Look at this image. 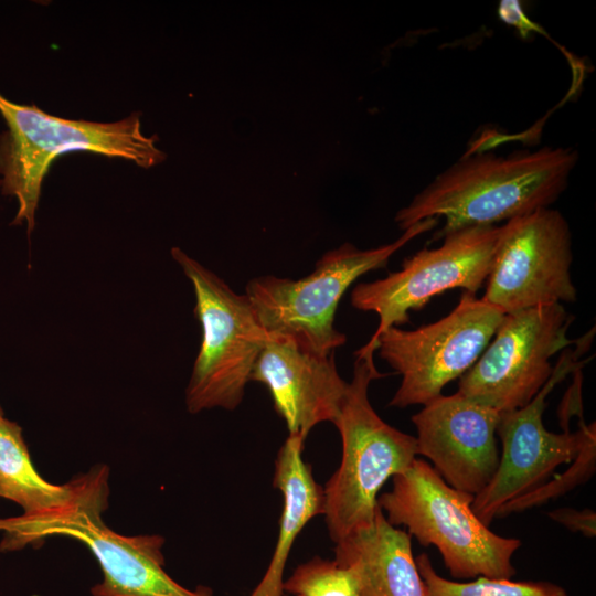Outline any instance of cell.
I'll return each instance as SVG.
<instances>
[{
	"label": "cell",
	"instance_id": "7a4b0ae2",
	"mask_svg": "<svg viewBox=\"0 0 596 596\" xmlns=\"http://www.w3.org/2000/svg\"><path fill=\"white\" fill-rule=\"evenodd\" d=\"M0 114L8 130L0 137V185L18 201L13 225L25 223L30 234L42 183L52 163L72 151H88L151 168L166 159L157 136L141 131L139 114L114 123L55 117L34 105L15 104L0 94Z\"/></svg>",
	"mask_w": 596,
	"mask_h": 596
},
{
	"label": "cell",
	"instance_id": "9a60e30c",
	"mask_svg": "<svg viewBox=\"0 0 596 596\" xmlns=\"http://www.w3.org/2000/svg\"><path fill=\"white\" fill-rule=\"evenodd\" d=\"M334 560L355 570L362 596H427L412 536L379 509L373 522L336 543Z\"/></svg>",
	"mask_w": 596,
	"mask_h": 596
},
{
	"label": "cell",
	"instance_id": "277c9868",
	"mask_svg": "<svg viewBox=\"0 0 596 596\" xmlns=\"http://www.w3.org/2000/svg\"><path fill=\"white\" fill-rule=\"evenodd\" d=\"M381 374L371 355H356L353 376L333 424L342 441L338 469L322 488L324 515L334 543L371 524L380 490L416 459L415 437L384 422L369 400V385Z\"/></svg>",
	"mask_w": 596,
	"mask_h": 596
},
{
	"label": "cell",
	"instance_id": "52a82bcc",
	"mask_svg": "<svg viewBox=\"0 0 596 596\" xmlns=\"http://www.w3.org/2000/svg\"><path fill=\"white\" fill-rule=\"evenodd\" d=\"M171 255L193 286L194 313L202 327L201 347L185 391L188 411L235 409L269 336L245 294L235 292L179 247H173Z\"/></svg>",
	"mask_w": 596,
	"mask_h": 596
},
{
	"label": "cell",
	"instance_id": "44dd1931",
	"mask_svg": "<svg viewBox=\"0 0 596 596\" xmlns=\"http://www.w3.org/2000/svg\"><path fill=\"white\" fill-rule=\"evenodd\" d=\"M547 517L572 532L587 538L596 535V512L592 509L558 508L549 511Z\"/></svg>",
	"mask_w": 596,
	"mask_h": 596
},
{
	"label": "cell",
	"instance_id": "4fadbf2b",
	"mask_svg": "<svg viewBox=\"0 0 596 596\" xmlns=\"http://www.w3.org/2000/svg\"><path fill=\"white\" fill-rule=\"evenodd\" d=\"M500 413L458 392L439 395L412 416L416 454L450 487L477 496L499 466Z\"/></svg>",
	"mask_w": 596,
	"mask_h": 596
},
{
	"label": "cell",
	"instance_id": "ba28073f",
	"mask_svg": "<svg viewBox=\"0 0 596 596\" xmlns=\"http://www.w3.org/2000/svg\"><path fill=\"white\" fill-rule=\"evenodd\" d=\"M504 313L464 291L444 318L414 330L390 327L375 343L380 356L402 376L389 406L425 405L462 376L492 339Z\"/></svg>",
	"mask_w": 596,
	"mask_h": 596
},
{
	"label": "cell",
	"instance_id": "ac0fdd59",
	"mask_svg": "<svg viewBox=\"0 0 596 596\" xmlns=\"http://www.w3.org/2000/svg\"><path fill=\"white\" fill-rule=\"evenodd\" d=\"M427 596H570L562 586L547 581L514 582L511 578L477 577L456 582L440 576L426 553L415 557Z\"/></svg>",
	"mask_w": 596,
	"mask_h": 596
},
{
	"label": "cell",
	"instance_id": "9c48e42d",
	"mask_svg": "<svg viewBox=\"0 0 596 596\" xmlns=\"http://www.w3.org/2000/svg\"><path fill=\"white\" fill-rule=\"evenodd\" d=\"M500 225H480L446 234L436 248H423L386 277L358 284L351 305L379 316L369 342L355 355H371L379 336L409 320V311L423 308L435 296L456 288L477 294L485 285Z\"/></svg>",
	"mask_w": 596,
	"mask_h": 596
},
{
	"label": "cell",
	"instance_id": "e0dca14e",
	"mask_svg": "<svg viewBox=\"0 0 596 596\" xmlns=\"http://www.w3.org/2000/svg\"><path fill=\"white\" fill-rule=\"evenodd\" d=\"M87 473L66 485L47 482L35 470L22 428L7 418L0 422V497L23 510L21 515L41 517L74 503L83 492Z\"/></svg>",
	"mask_w": 596,
	"mask_h": 596
},
{
	"label": "cell",
	"instance_id": "5bb4252c",
	"mask_svg": "<svg viewBox=\"0 0 596 596\" xmlns=\"http://www.w3.org/2000/svg\"><path fill=\"white\" fill-rule=\"evenodd\" d=\"M251 381L265 384L289 435L304 440L316 425L334 422L348 389L338 373L334 353L318 355L291 339L270 336Z\"/></svg>",
	"mask_w": 596,
	"mask_h": 596
},
{
	"label": "cell",
	"instance_id": "3957f363",
	"mask_svg": "<svg viewBox=\"0 0 596 596\" xmlns=\"http://www.w3.org/2000/svg\"><path fill=\"white\" fill-rule=\"evenodd\" d=\"M86 486L71 505L41 517L0 519L4 533L1 550H18L49 536H66L84 543L98 561L103 579L93 596H211L207 589H188L163 570L159 535L126 536L105 525L102 513L108 502V468L87 472Z\"/></svg>",
	"mask_w": 596,
	"mask_h": 596
},
{
	"label": "cell",
	"instance_id": "7c38bea8",
	"mask_svg": "<svg viewBox=\"0 0 596 596\" xmlns=\"http://www.w3.org/2000/svg\"><path fill=\"white\" fill-rule=\"evenodd\" d=\"M576 352L567 351L535 397L525 406L500 413L497 435L502 453L499 466L489 485L475 496L471 508L476 515L489 526L500 509L508 502L543 486L556 468L572 462L595 426L579 423L572 433L566 428L556 434L543 424L546 397L554 386L577 368Z\"/></svg>",
	"mask_w": 596,
	"mask_h": 596
},
{
	"label": "cell",
	"instance_id": "7402d4cb",
	"mask_svg": "<svg viewBox=\"0 0 596 596\" xmlns=\"http://www.w3.org/2000/svg\"><path fill=\"white\" fill-rule=\"evenodd\" d=\"M4 418H6V417H4V415H3V411H2V408H1V406H0V422L3 421Z\"/></svg>",
	"mask_w": 596,
	"mask_h": 596
},
{
	"label": "cell",
	"instance_id": "d6986e66",
	"mask_svg": "<svg viewBox=\"0 0 596 596\" xmlns=\"http://www.w3.org/2000/svg\"><path fill=\"white\" fill-rule=\"evenodd\" d=\"M283 590L294 596H362L353 567L318 556L297 566Z\"/></svg>",
	"mask_w": 596,
	"mask_h": 596
},
{
	"label": "cell",
	"instance_id": "6da1fadb",
	"mask_svg": "<svg viewBox=\"0 0 596 596\" xmlns=\"http://www.w3.org/2000/svg\"><path fill=\"white\" fill-rule=\"evenodd\" d=\"M573 148L465 155L419 191L395 215L403 231L444 217L434 240L480 225H497L551 206L565 191L577 164Z\"/></svg>",
	"mask_w": 596,
	"mask_h": 596
},
{
	"label": "cell",
	"instance_id": "8fae6325",
	"mask_svg": "<svg viewBox=\"0 0 596 596\" xmlns=\"http://www.w3.org/2000/svg\"><path fill=\"white\" fill-rule=\"evenodd\" d=\"M572 233L564 215L542 207L502 225L482 299L503 313L574 302Z\"/></svg>",
	"mask_w": 596,
	"mask_h": 596
},
{
	"label": "cell",
	"instance_id": "ffe728a7",
	"mask_svg": "<svg viewBox=\"0 0 596 596\" xmlns=\"http://www.w3.org/2000/svg\"><path fill=\"white\" fill-rule=\"evenodd\" d=\"M596 469V428L588 433L583 447L573 460V465L561 475L551 478L540 488L505 503L498 512L497 518L512 513L523 512L528 509L542 505L547 501L564 496L575 487L589 480Z\"/></svg>",
	"mask_w": 596,
	"mask_h": 596
},
{
	"label": "cell",
	"instance_id": "2e32d148",
	"mask_svg": "<svg viewBox=\"0 0 596 596\" xmlns=\"http://www.w3.org/2000/svg\"><path fill=\"white\" fill-rule=\"evenodd\" d=\"M304 443L300 437L288 435L278 451L273 486L284 497L279 533L269 566L251 596L283 595V575L292 544L304 526L322 512V487L302 459Z\"/></svg>",
	"mask_w": 596,
	"mask_h": 596
},
{
	"label": "cell",
	"instance_id": "5b68a950",
	"mask_svg": "<svg viewBox=\"0 0 596 596\" xmlns=\"http://www.w3.org/2000/svg\"><path fill=\"white\" fill-rule=\"evenodd\" d=\"M392 483L377 498L387 522L405 526L423 546H435L454 578L515 575L512 557L522 542L491 531L472 511L475 496L450 487L418 458Z\"/></svg>",
	"mask_w": 596,
	"mask_h": 596
},
{
	"label": "cell",
	"instance_id": "30bf717a",
	"mask_svg": "<svg viewBox=\"0 0 596 596\" xmlns=\"http://www.w3.org/2000/svg\"><path fill=\"white\" fill-rule=\"evenodd\" d=\"M573 320L558 302L504 313L457 392L499 413L525 406L551 377V358L576 342L567 337Z\"/></svg>",
	"mask_w": 596,
	"mask_h": 596
},
{
	"label": "cell",
	"instance_id": "8992f818",
	"mask_svg": "<svg viewBox=\"0 0 596 596\" xmlns=\"http://www.w3.org/2000/svg\"><path fill=\"white\" fill-rule=\"evenodd\" d=\"M437 224V219L423 220L393 243L376 248L359 249L344 243L327 252L308 276L253 278L245 295L268 336L288 338L308 352L329 355L347 341L334 328V317L351 284L371 270L385 267L394 253Z\"/></svg>",
	"mask_w": 596,
	"mask_h": 596
}]
</instances>
